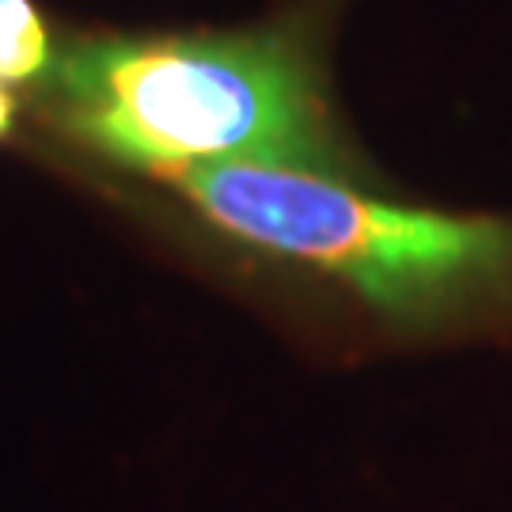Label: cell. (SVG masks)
<instances>
[{
	"label": "cell",
	"mask_w": 512,
	"mask_h": 512,
	"mask_svg": "<svg viewBox=\"0 0 512 512\" xmlns=\"http://www.w3.org/2000/svg\"><path fill=\"white\" fill-rule=\"evenodd\" d=\"M38 99L110 164H281L353 175L323 61L300 19L243 31L88 38L54 54Z\"/></svg>",
	"instance_id": "6da1fadb"
},
{
	"label": "cell",
	"mask_w": 512,
	"mask_h": 512,
	"mask_svg": "<svg viewBox=\"0 0 512 512\" xmlns=\"http://www.w3.org/2000/svg\"><path fill=\"white\" fill-rule=\"evenodd\" d=\"M217 232L338 285L395 334L456 338L512 327V217L399 202L281 164L167 175Z\"/></svg>",
	"instance_id": "7a4b0ae2"
},
{
	"label": "cell",
	"mask_w": 512,
	"mask_h": 512,
	"mask_svg": "<svg viewBox=\"0 0 512 512\" xmlns=\"http://www.w3.org/2000/svg\"><path fill=\"white\" fill-rule=\"evenodd\" d=\"M54 61L50 35L31 0H0V80L38 84Z\"/></svg>",
	"instance_id": "3957f363"
},
{
	"label": "cell",
	"mask_w": 512,
	"mask_h": 512,
	"mask_svg": "<svg viewBox=\"0 0 512 512\" xmlns=\"http://www.w3.org/2000/svg\"><path fill=\"white\" fill-rule=\"evenodd\" d=\"M12 114H16V99H12V92H8V84L0 80V137H4L8 126H12Z\"/></svg>",
	"instance_id": "277c9868"
}]
</instances>
